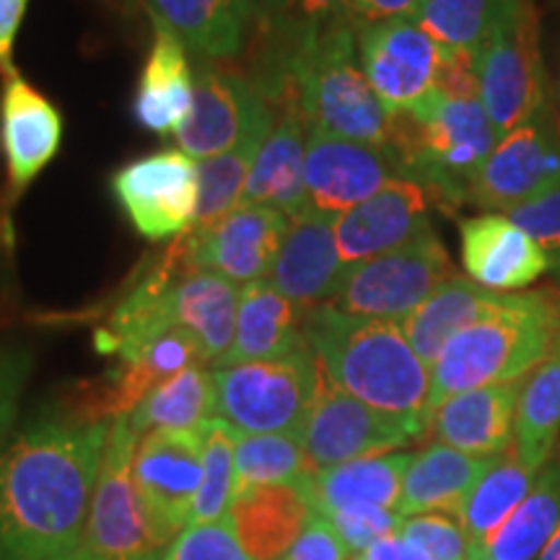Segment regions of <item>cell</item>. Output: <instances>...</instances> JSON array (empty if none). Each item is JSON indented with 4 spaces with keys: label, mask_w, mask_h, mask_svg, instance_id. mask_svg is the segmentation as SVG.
<instances>
[{
    "label": "cell",
    "mask_w": 560,
    "mask_h": 560,
    "mask_svg": "<svg viewBox=\"0 0 560 560\" xmlns=\"http://www.w3.org/2000/svg\"><path fill=\"white\" fill-rule=\"evenodd\" d=\"M550 270L556 272V283H552V289H556L558 304H560V257H558V260H550Z\"/></svg>",
    "instance_id": "53"
},
{
    "label": "cell",
    "mask_w": 560,
    "mask_h": 560,
    "mask_svg": "<svg viewBox=\"0 0 560 560\" xmlns=\"http://www.w3.org/2000/svg\"><path fill=\"white\" fill-rule=\"evenodd\" d=\"M346 265L340 260L335 240V219L304 208L291 215L289 231L280 244L268 283L301 310L330 304L338 291Z\"/></svg>",
    "instance_id": "20"
},
{
    "label": "cell",
    "mask_w": 560,
    "mask_h": 560,
    "mask_svg": "<svg viewBox=\"0 0 560 560\" xmlns=\"http://www.w3.org/2000/svg\"><path fill=\"white\" fill-rule=\"evenodd\" d=\"M514 0H423L412 21L433 42L475 55L499 30Z\"/></svg>",
    "instance_id": "36"
},
{
    "label": "cell",
    "mask_w": 560,
    "mask_h": 560,
    "mask_svg": "<svg viewBox=\"0 0 560 560\" xmlns=\"http://www.w3.org/2000/svg\"><path fill=\"white\" fill-rule=\"evenodd\" d=\"M348 0H296L291 9L280 11V13H289V16L306 21V24H325L340 13H346Z\"/></svg>",
    "instance_id": "48"
},
{
    "label": "cell",
    "mask_w": 560,
    "mask_h": 560,
    "mask_svg": "<svg viewBox=\"0 0 560 560\" xmlns=\"http://www.w3.org/2000/svg\"><path fill=\"white\" fill-rule=\"evenodd\" d=\"M355 560H431L418 545H412L400 535H392L387 540L371 545L366 552H361Z\"/></svg>",
    "instance_id": "47"
},
{
    "label": "cell",
    "mask_w": 560,
    "mask_h": 560,
    "mask_svg": "<svg viewBox=\"0 0 560 560\" xmlns=\"http://www.w3.org/2000/svg\"><path fill=\"white\" fill-rule=\"evenodd\" d=\"M202 433V482L195 499L190 524L221 522L234 503V446L240 431L221 418H208ZM187 524V527H190Z\"/></svg>",
    "instance_id": "38"
},
{
    "label": "cell",
    "mask_w": 560,
    "mask_h": 560,
    "mask_svg": "<svg viewBox=\"0 0 560 560\" xmlns=\"http://www.w3.org/2000/svg\"><path fill=\"white\" fill-rule=\"evenodd\" d=\"M317 511L301 486H260L234 495L229 522L252 560H280Z\"/></svg>",
    "instance_id": "24"
},
{
    "label": "cell",
    "mask_w": 560,
    "mask_h": 560,
    "mask_svg": "<svg viewBox=\"0 0 560 560\" xmlns=\"http://www.w3.org/2000/svg\"><path fill=\"white\" fill-rule=\"evenodd\" d=\"M312 475L304 444L291 433H242L234 446V495L260 486H301Z\"/></svg>",
    "instance_id": "35"
},
{
    "label": "cell",
    "mask_w": 560,
    "mask_h": 560,
    "mask_svg": "<svg viewBox=\"0 0 560 560\" xmlns=\"http://www.w3.org/2000/svg\"><path fill=\"white\" fill-rule=\"evenodd\" d=\"M255 0H143L151 19L185 45L198 62L234 60L244 50Z\"/></svg>",
    "instance_id": "22"
},
{
    "label": "cell",
    "mask_w": 560,
    "mask_h": 560,
    "mask_svg": "<svg viewBox=\"0 0 560 560\" xmlns=\"http://www.w3.org/2000/svg\"><path fill=\"white\" fill-rule=\"evenodd\" d=\"M270 130L272 112L255 83L219 62H198L192 109L174 132L179 151L192 161H206L265 140Z\"/></svg>",
    "instance_id": "10"
},
{
    "label": "cell",
    "mask_w": 560,
    "mask_h": 560,
    "mask_svg": "<svg viewBox=\"0 0 560 560\" xmlns=\"http://www.w3.org/2000/svg\"><path fill=\"white\" fill-rule=\"evenodd\" d=\"M540 560H560V527L556 529V535L550 537L548 545L542 548Z\"/></svg>",
    "instance_id": "50"
},
{
    "label": "cell",
    "mask_w": 560,
    "mask_h": 560,
    "mask_svg": "<svg viewBox=\"0 0 560 560\" xmlns=\"http://www.w3.org/2000/svg\"><path fill=\"white\" fill-rule=\"evenodd\" d=\"M291 215L262 206H236L219 223L182 236L187 270H208L236 285L268 278Z\"/></svg>",
    "instance_id": "16"
},
{
    "label": "cell",
    "mask_w": 560,
    "mask_h": 560,
    "mask_svg": "<svg viewBox=\"0 0 560 560\" xmlns=\"http://www.w3.org/2000/svg\"><path fill=\"white\" fill-rule=\"evenodd\" d=\"M242 285L208 270H185L170 289L174 325L198 340L202 359L215 366L231 350Z\"/></svg>",
    "instance_id": "27"
},
{
    "label": "cell",
    "mask_w": 560,
    "mask_h": 560,
    "mask_svg": "<svg viewBox=\"0 0 560 560\" xmlns=\"http://www.w3.org/2000/svg\"><path fill=\"white\" fill-rule=\"evenodd\" d=\"M493 459L470 457L439 441L425 446L423 452L412 454L405 470L397 514L402 520L418 514H459L467 493L488 472Z\"/></svg>",
    "instance_id": "29"
},
{
    "label": "cell",
    "mask_w": 560,
    "mask_h": 560,
    "mask_svg": "<svg viewBox=\"0 0 560 560\" xmlns=\"http://www.w3.org/2000/svg\"><path fill=\"white\" fill-rule=\"evenodd\" d=\"M304 335L319 369L369 408L429 431L431 369L405 338L400 322L353 317L332 304L306 312Z\"/></svg>",
    "instance_id": "2"
},
{
    "label": "cell",
    "mask_w": 560,
    "mask_h": 560,
    "mask_svg": "<svg viewBox=\"0 0 560 560\" xmlns=\"http://www.w3.org/2000/svg\"><path fill=\"white\" fill-rule=\"evenodd\" d=\"M262 143L265 140H252L221 156L198 161V210L187 234L210 229L236 206H242L244 185Z\"/></svg>",
    "instance_id": "37"
},
{
    "label": "cell",
    "mask_w": 560,
    "mask_h": 560,
    "mask_svg": "<svg viewBox=\"0 0 560 560\" xmlns=\"http://www.w3.org/2000/svg\"><path fill=\"white\" fill-rule=\"evenodd\" d=\"M509 293H493L482 285L462 278L459 272L446 280L439 291H433L410 317L400 322L405 338L420 355L425 366H433L441 350L446 348L454 335L486 319L488 314L499 312L506 304Z\"/></svg>",
    "instance_id": "30"
},
{
    "label": "cell",
    "mask_w": 560,
    "mask_h": 560,
    "mask_svg": "<svg viewBox=\"0 0 560 560\" xmlns=\"http://www.w3.org/2000/svg\"><path fill=\"white\" fill-rule=\"evenodd\" d=\"M478 96L499 136L540 120L548 107L550 81L540 52V19L532 0H514L475 52Z\"/></svg>",
    "instance_id": "6"
},
{
    "label": "cell",
    "mask_w": 560,
    "mask_h": 560,
    "mask_svg": "<svg viewBox=\"0 0 560 560\" xmlns=\"http://www.w3.org/2000/svg\"><path fill=\"white\" fill-rule=\"evenodd\" d=\"M304 322L306 310L278 293L268 280L244 285L236 310L234 342L213 369L283 359L306 342Z\"/></svg>",
    "instance_id": "25"
},
{
    "label": "cell",
    "mask_w": 560,
    "mask_h": 560,
    "mask_svg": "<svg viewBox=\"0 0 560 560\" xmlns=\"http://www.w3.org/2000/svg\"><path fill=\"white\" fill-rule=\"evenodd\" d=\"M363 73L392 115L408 112L436 89L444 47L412 19L355 26Z\"/></svg>",
    "instance_id": "14"
},
{
    "label": "cell",
    "mask_w": 560,
    "mask_h": 560,
    "mask_svg": "<svg viewBox=\"0 0 560 560\" xmlns=\"http://www.w3.org/2000/svg\"><path fill=\"white\" fill-rule=\"evenodd\" d=\"M109 190L143 240L185 236L198 210V161L179 149L149 153L112 174Z\"/></svg>",
    "instance_id": "11"
},
{
    "label": "cell",
    "mask_w": 560,
    "mask_h": 560,
    "mask_svg": "<svg viewBox=\"0 0 560 560\" xmlns=\"http://www.w3.org/2000/svg\"><path fill=\"white\" fill-rule=\"evenodd\" d=\"M107 420L42 416L0 444V560H58L83 545Z\"/></svg>",
    "instance_id": "1"
},
{
    "label": "cell",
    "mask_w": 560,
    "mask_h": 560,
    "mask_svg": "<svg viewBox=\"0 0 560 560\" xmlns=\"http://www.w3.org/2000/svg\"><path fill=\"white\" fill-rule=\"evenodd\" d=\"M412 439H418V433L408 423L355 400L353 395L335 387L319 369L317 397L301 431V444L312 472L353 459L392 454V450H402Z\"/></svg>",
    "instance_id": "13"
},
{
    "label": "cell",
    "mask_w": 560,
    "mask_h": 560,
    "mask_svg": "<svg viewBox=\"0 0 560 560\" xmlns=\"http://www.w3.org/2000/svg\"><path fill=\"white\" fill-rule=\"evenodd\" d=\"M545 120L550 122L552 132H556L560 140V83H552L548 94V107H545Z\"/></svg>",
    "instance_id": "49"
},
{
    "label": "cell",
    "mask_w": 560,
    "mask_h": 560,
    "mask_svg": "<svg viewBox=\"0 0 560 560\" xmlns=\"http://www.w3.org/2000/svg\"><path fill=\"white\" fill-rule=\"evenodd\" d=\"M410 459L412 454L402 452L353 459L327 470H314L301 488L317 516H330L348 506L397 509Z\"/></svg>",
    "instance_id": "28"
},
{
    "label": "cell",
    "mask_w": 560,
    "mask_h": 560,
    "mask_svg": "<svg viewBox=\"0 0 560 560\" xmlns=\"http://www.w3.org/2000/svg\"><path fill=\"white\" fill-rule=\"evenodd\" d=\"M208 418H213V371L195 363L151 389L130 412L128 423L143 436L151 431L200 429Z\"/></svg>",
    "instance_id": "34"
},
{
    "label": "cell",
    "mask_w": 560,
    "mask_h": 560,
    "mask_svg": "<svg viewBox=\"0 0 560 560\" xmlns=\"http://www.w3.org/2000/svg\"><path fill=\"white\" fill-rule=\"evenodd\" d=\"M560 527V457L537 475L529 495L470 560H532Z\"/></svg>",
    "instance_id": "32"
},
{
    "label": "cell",
    "mask_w": 560,
    "mask_h": 560,
    "mask_svg": "<svg viewBox=\"0 0 560 560\" xmlns=\"http://www.w3.org/2000/svg\"><path fill=\"white\" fill-rule=\"evenodd\" d=\"M280 560H355V556L340 540L330 522L314 516L304 535L293 542V548Z\"/></svg>",
    "instance_id": "44"
},
{
    "label": "cell",
    "mask_w": 560,
    "mask_h": 560,
    "mask_svg": "<svg viewBox=\"0 0 560 560\" xmlns=\"http://www.w3.org/2000/svg\"><path fill=\"white\" fill-rule=\"evenodd\" d=\"M213 371V418L242 433H291L301 439L319 387V363L310 342L272 361Z\"/></svg>",
    "instance_id": "5"
},
{
    "label": "cell",
    "mask_w": 560,
    "mask_h": 560,
    "mask_svg": "<svg viewBox=\"0 0 560 560\" xmlns=\"http://www.w3.org/2000/svg\"><path fill=\"white\" fill-rule=\"evenodd\" d=\"M423 0H348L346 16L355 26L380 24L389 19H410Z\"/></svg>",
    "instance_id": "45"
},
{
    "label": "cell",
    "mask_w": 560,
    "mask_h": 560,
    "mask_svg": "<svg viewBox=\"0 0 560 560\" xmlns=\"http://www.w3.org/2000/svg\"><path fill=\"white\" fill-rule=\"evenodd\" d=\"M431 195L412 179H395L374 198L335 219V240L342 265L384 255L433 231Z\"/></svg>",
    "instance_id": "18"
},
{
    "label": "cell",
    "mask_w": 560,
    "mask_h": 560,
    "mask_svg": "<svg viewBox=\"0 0 560 560\" xmlns=\"http://www.w3.org/2000/svg\"><path fill=\"white\" fill-rule=\"evenodd\" d=\"M397 535L418 545L431 560H470L472 548L459 520L450 514H418L402 520Z\"/></svg>",
    "instance_id": "39"
},
{
    "label": "cell",
    "mask_w": 560,
    "mask_h": 560,
    "mask_svg": "<svg viewBox=\"0 0 560 560\" xmlns=\"http://www.w3.org/2000/svg\"><path fill=\"white\" fill-rule=\"evenodd\" d=\"M0 153L5 166V190L0 200V244L13 240L11 213L26 187L47 170L62 145V115L9 62L0 68Z\"/></svg>",
    "instance_id": "8"
},
{
    "label": "cell",
    "mask_w": 560,
    "mask_h": 560,
    "mask_svg": "<svg viewBox=\"0 0 560 560\" xmlns=\"http://www.w3.org/2000/svg\"><path fill=\"white\" fill-rule=\"evenodd\" d=\"M112 5H122V9H136L138 3H143V0H107Z\"/></svg>",
    "instance_id": "54"
},
{
    "label": "cell",
    "mask_w": 560,
    "mask_h": 560,
    "mask_svg": "<svg viewBox=\"0 0 560 560\" xmlns=\"http://www.w3.org/2000/svg\"><path fill=\"white\" fill-rule=\"evenodd\" d=\"M560 182V140L540 120L501 136L472 179L467 202L488 213H506Z\"/></svg>",
    "instance_id": "17"
},
{
    "label": "cell",
    "mask_w": 560,
    "mask_h": 560,
    "mask_svg": "<svg viewBox=\"0 0 560 560\" xmlns=\"http://www.w3.org/2000/svg\"><path fill=\"white\" fill-rule=\"evenodd\" d=\"M454 276L450 252L429 231L405 247L348 265L330 304L353 317L402 322Z\"/></svg>",
    "instance_id": "7"
},
{
    "label": "cell",
    "mask_w": 560,
    "mask_h": 560,
    "mask_svg": "<svg viewBox=\"0 0 560 560\" xmlns=\"http://www.w3.org/2000/svg\"><path fill=\"white\" fill-rule=\"evenodd\" d=\"M560 436V346L520 382L514 423V454L540 472Z\"/></svg>",
    "instance_id": "31"
},
{
    "label": "cell",
    "mask_w": 560,
    "mask_h": 560,
    "mask_svg": "<svg viewBox=\"0 0 560 560\" xmlns=\"http://www.w3.org/2000/svg\"><path fill=\"white\" fill-rule=\"evenodd\" d=\"M255 3L262 5V9L268 11V13H280V11L291 9V5L296 3V0H255Z\"/></svg>",
    "instance_id": "51"
},
{
    "label": "cell",
    "mask_w": 560,
    "mask_h": 560,
    "mask_svg": "<svg viewBox=\"0 0 560 560\" xmlns=\"http://www.w3.org/2000/svg\"><path fill=\"white\" fill-rule=\"evenodd\" d=\"M506 215L516 226L527 231L540 247L548 252L550 260L560 257V182L548 187L535 198L524 200L522 206L506 210Z\"/></svg>",
    "instance_id": "42"
},
{
    "label": "cell",
    "mask_w": 560,
    "mask_h": 560,
    "mask_svg": "<svg viewBox=\"0 0 560 560\" xmlns=\"http://www.w3.org/2000/svg\"><path fill=\"white\" fill-rule=\"evenodd\" d=\"M151 21L153 42L140 70L132 112L149 132L174 136L192 109L195 70L185 45L161 21Z\"/></svg>",
    "instance_id": "23"
},
{
    "label": "cell",
    "mask_w": 560,
    "mask_h": 560,
    "mask_svg": "<svg viewBox=\"0 0 560 560\" xmlns=\"http://www.w3.org/2000/svg\"><path fill=\"white\" fill-rule=\"evenodd\" d=\"M520 382L459 392L433 410L429 431L439 444L470 454V457H501L514 441Z\"/></svg>",
    "instance_id": "21"
},
{
    "label": "cell",
    "mask_w": 560,
    "mask_h": 560,
    "mask_svg": "<svg viewBox=\"0 0 560 560\" xmlns=\"http://www.w3.org/2000/svg\"><path fill=\"white\" fill-rule=\"evenodd\" d=\"M306 208L340 219L400 179V161L387 149L355 143L332 132L310 128L306 138Z\"/></svg>",
    "instance_id": "15"
},
{
    "label": "cell",
    "mask_w": 560,
    "mask_h": 560,
    "mask_svg": "<svg viewBox=\"0 0 560 560\" xmlns=\"http://www.w3.org/2000/svg\"><path fill=\"white\" fill-rule=\"evenodd\" d=\"M32 369L34 355L30 348L0 340V444L11 436Z\"/></svg>",
    "instance_id": "43"
},
{
    "label": "cell",
    "mask_w": 560,
    "mask_h": 560,
    "mask_svg": "<svg viewBox=\"0 0 560 560\" xmlns=\"http://www.w3.org/2000/svg\"><path fill=\"white\" fill-rule=\"evenodd\" d=\"M140 436L130 429L128 416L109 425L107 450L91 499L89 527L83 545L104 560H159L145 509L132 475Z\"/></svg>",
    "instance_id": "9"
},
{
    "label": "cell",
    "mask_w": 560,
    "mask_h": 560,
    "mask_svg": "<svg viewBox=\"0 0 560 560\" xmlns=\"http://www.w3.org/2000/svg\"><path fill=\"white\" fill-rule=\"evenodd\" d=\"M535 470L524 467L516 454H501L488 472L475 482L459 509V524L470 540L472 556L499 532L511 514L527 499L537 480Z\"/></svg>",
    "instance_id": "33"
},
{
    "label": "cell",
    "mask_w": 560,
    "mask_h": 560,
    "mask_svg": "<svg viewBox=\"0 0 560 560\" xmlns=\"http://www.w3.org/2000/svg\"><path fill=\"white\" fill-rule=\"evenodd\" d=\"M306 138L310 125L296 107L285 109L257 151L242 192V206H262L296 215L306 208Z\"/></svg>",
    "instance_id": "26"
},
{
    "label": "cell",
    "mask_w": 560,
    "mask_h": 560,
    "mask_svg": "<svg viewBox=\"0 0 560 560\" xmlns=\"http://www.w3.org/2000/svg\"><path fill=\"white\" fill-rule=\"evenodd\" d=\"M30 0H0V68L9 66Z\"/></svg>",
    "instance_id": "46"
},
{
    "label": "cell",
    "mask_w": 560,
    "mask_h": 560,
    "mask_svg": "<svg viewBox=\"0 0 560 560\" xmlns=\"http://www.w3.org/2000/svg\"><path fill=\"white\" fill-rule=\"evenodd\" d=\"M322 520L332 524V529L338 532L340 540L348 545L355 558L366 552L371 545L397 535L402 524V516L397 514V509L384 506H348L335 511L330 516H322Z\"/></svg>",
    "instance_id": "41"
},
{
    "label": "cell",
    "mask_w": 560,
    "mask_h": 560,
    "mask_svg": "<svg viewBox=\"0 0 560 560\" xmlns=\"http://www.w3.org/2000/svg\"><path fill=\"white\" fill-rule=\"evenodd\" d=\"M161 560H252L231 527L229 516L221 522L190 524L164 550Z\"/></svg>",
    "instance_id": "40"
},
{
    "label": "cell",
    "mask_w": 560,
    "mask_h": 560,
    "mask_svg": "<svg viewBox=\"0 0 560 560\" xmlns=\"http://www.w3.org/2000/svg\"><path fill=\"white\" fill-rule=\"evenodd\" d=\"M499 140L480 96L433 89L412 109L397 112L392 151L405 179L423 185L436 202L459 206Z\"/></svg>",
    "instance_id": "4"
},
{
    "label": "cell",
    "mask_w": 560,
    "mask_h": 560,
    "mask_svg": "<svg viewBox=\"0 0 560 560\" xmlns=\"http://www.w3.org/2000/svg\"><path fill=\"white\" fill-rule=\"evenodd\" d=\"M560 346V304L552 285L509 293L499 312L446 342L431 366L429 420L450 397L520 382Z\"/></svg>",
    "instance_id": "3"
},
{
    "label": "cell",
    "mask_w": 560,
    "mask_h": 560,
    "mask_svg": "<svg viewBox=\"0 0 560 560\" xmlns=\"http://www.w3.org/2000/svg\"><path fill=\"white\" fill-rule=\"evenodd\" d=\"M459 252L467 278L493 293H522L550 270V257L506 213L459 221Z\"/></svg>",
    "instance_id": "19"
},
{
    "label": "cell",
    "mask_w": 560,
    "mask_h": 560,
    "mask_svg": "<svg viewBox=\"0 0 560 560\" xmlns=\"http://www.w3.org/2000/svg\"><path fill=\"white\" fill-rule=\"evenodd\" d=\"M58 560H104V558L96 556L94 550H89L86 545H81L79 550H75V552H70V556H62V558H58Z\"/></svg>",
    "instance_id": "52"
},
{
    "label": "cell",
    "mask_w": 560,
    "mask_h": 560,
    "mask_svg": "<svg viewBox=\"0 0 560 560\" xmlns=\"http://www.w3.org/2000/svg\"><path fill=\"white\" fill-rule=\"evenodd\" d=\"M132 475L153 542L170 548L190 524L202 482V433L151 431L138 441Z\"/></svg>",
    "instance_id": "12"
}]
</instances>
